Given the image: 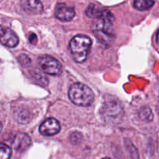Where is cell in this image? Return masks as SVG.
Segmentation results:
<instances>
[{
	"instance_id": "obj_1",
	"label": "cell",
	"mask_w": 159,
	"mask_h": 159,
	"mask_svg": "<svg viewBox=\"0 0 159 159\" xmlns=\"http://www.w3.org/2000/svg\"><path fill=\"white\" fill-rule=\"evenodd\" d=\"M115 20L113 14L109 10H102V14L93 24V32L101 43L109 46L114 40L113 23Z\"/></svg>"
},
{
	"instance_id": "obj_2",
	"label": "cell",
	"mask_w": 159,
	"mask_h": 159,
	"mask_svg": "<svg viewBox=\"0 0 159 159\" xmlns=\"http://www.w3.org/2000/svg\"><path fill=\"white\" fill-rule=\"evenodd\" d=\"M68 96L73 103L80 107H89L94 101V93L91 89L80 82L70 86Z\"/></svg>"
},
{
	"instance_id": "obj_3",
	"label": "cell",
	"mask_w": 159,
	"mask_h": 159,
	"mask_svg": "<svg viewBox=\"0 0 159 159\" xmlns=\"http://www.w3.org/2000/svg\"><path fill=\"white\" fill-rule=\"evenodd\" d=\"M91 44V39L87 36L77 35L73 37L69 43V48L73 59L78 63L85 61L89 52Z\"/></svg>"
},
{
	"instance_id": "obj_4",
	"label": "cell",
	"mask_w": 159,
	"mask_h": 159,
	"mask_svg": "<svg viewBox=\"0 0 159 159\" xmlns=\"http://www.w3.org/2000/svg\"><path fill=\"white\" fill-rule=\"evenodd\" d=\"M38 64L45 73L51 75H58L61 71V65L57 59L51 56H42L38 58Z\"/></svg>"
},
{
	"instance_id": "obj_5",
	"label": "cell",
	"mask_w": 159,
	"mask_h": 159,
	"mask_svg": "<svg viewBox=\"0 0 159 159\" xmlns=\"http://www.w3.org/2000/svg\"><path fill=\"white\" fill-rule=\"evenodd\" d=\"M0 43L8 48H15L18 45L19 38L12 30L0 25Z\"/></svg>"
},
{
	"instance_id": "obj_6",
	"label": "cell",
	"mask_w": 159,
	"mask_h": 159,
	"mask_svg": "<svg viewBox=\"0 0 159 159\" xmlns=\"http://www.w3.org/2000/svg\"><path fill=\"white\" fill-rule=\"evenodd\" d=\"M61 125L58 121L54 118H49L46 120L40 126V133L43 136H53L59 133Z\"/></svg>"
},
{
	"instance_id": "obj_7",
	"label": "cell",
	"mask_w": 159,
	"mask_h": 159,
	"mask_svg": "<svg viewBox=\"0 0 159 159\" xmlns=\"http://www.w3.org/2000/svg\"><path fill=\"white\" fill-rule=\"evenodd\" d=\"M20 7L25 12L30 15H37L43 12V6L40 0H21Z\"/></svg>"
},
{
	"instance_id": "obj_8",
	"label": "cell",
	"mask_w": 159,
	"mask_h": 159,
	"mask_svg": "<svg viewBox=\"0 0 159 159\" xmlns=\"http://www.w3.org/2000/svg\"><path fill=\"white\" fill-rule=\"evenodd\" d=\"M75 16V12L73 8L66 6L64 3L58 4L55 9V16L58 20L64 22H68L72 20Z\"/></svg>"
},
{
	"instance_id": "obj_9",
	"label": "cell",
	"mask_w": 159,
	"mask_h": 159,
	"mask_svg": "<svg viewBox=\"0 0 159 159\" xmlns=\"http://www.w3.org/2000/svg\"><path fill=\"white\" fill-rule=\"evenodd\" d=\"M12 145L16 151L23 152L31 145V139L26 134H18L14 138Z\"/></svg>"
},
{
	"instance_id": "obj_10",
	"label": "cell",
	"mask_w": 159,
	"mask_h": 159,
	"mask_svg": "<svg viewBox=\"0 0 159 159\" xmlns=\"http://www.w3.org/2000/svg\"><path fill=\"white\" fill-rule=\"evenodd\" d=\"M122 110V107L120 103L116 102H109L108 103H106L104 108H102V113L107 117L115 119V117H120Z\"/></svg>"
},
{
	"instance_id": "obj_11",
	"label": "cell",
	"mask_w": 159,
	"mask_h": 159,
	"mask_svg": "<svg viewBox=\"0 0 159 159\" xmlns=\"http://www.w3.org/2000/svg\"><path fill=\"white\" fill-rule=\"evenodd\" d=\"M155 4L154 0H134V6L137 9L141 11L148 10L151 9Z\"/></svg>"
},
{
	"instance_id": "obj_12",
	"label": "cell",
	"mask_w": 159,
	"mask_h": 159,
	"mask_svg": "<svg viewBox=\"0 0 159 159\" xmlns=\"http://www.w3.org/2000/svg\"><path fill=\"white\" fill-rule=\"evenodd\" d=\"M102 12V10L99 9L96 6H95V5H90L86 10V15L88 16L91 17V18L97 19L100 16Z\"/></svg>"
},
{
	"instance_id": "obj_13",
	"label": "cell",
	"mask_w": 159,
	"mask_h": 159,
	"mask_svg": "<svg viewBox=\"0 0 159 159\" xmlns=\"http://www.w3.org/2000/svg\"><path fill=\"white\" fill-rule=\"evenodd\" d=\"M12 150L8 145L0 143V159H10Z\"/></svg>"
},
{
	"instance_id": "obj_14",
	"label": "cell",
	"mask_w": 159,
	"mask_h": 159,
	"mask_svg": "<svg viewBox=\"0 0 159 159\" xmlns=\"http://www.w3.org/2000/svg\"><path fill=\"white\" fill-rule=\"evenodd\" d=\"M139 116L141 120L144 121H151L153 119L152 111L148 107H143L140 110Z\"/></svg>"
},
{
	"instance_id": "obj_15",
	"label": "cell",
	"mask_w": 159,
	"mask_h": 159,
	"mask_svg": "<svg viewBox=\"0 0 159 159\" xmlns=\"http://www.w3.org/2000/svg\"><path fill=\"white\" fill-rule=\"evenodd\" d=\"M82 140V134L79 133V132H74L70 136V141L74 144H78L80 143Z\"/></svg>"
},
{
	"instance_id": "obj_16",
	"label": "cell",
	"mask_w": 159,
	"mask_h": 159,
	"mask_svg": "<svg viewBox=\"0 0 159 159\" xmlns=\"http://www.w3.org/2000/svg\"><path fill=\"white\" fill-rule=\"evenodd\" d=\"M126 146H127V149L128 150H133V151H130V155H131L132 158L133 159H138V151H137V149L135 148L134 146L133 145V144L130 143V141H126Z\"/></svg>"
},
{
	"instance_id": "obj_17",
	"label": "cell",
	"mask_w": 159,
	"mask_h": 159,
	"mask_svg": "<svg viewBox=\"0 0 159 159\" xmlns=\"http://www.w3.org/2000/svg\"><path fill=\"white\" fill-rule=\"evenodd\" d=\"M30 41L32 43H37V36L34 34H31V36H30L29 38Z\"/></svg>"
},
{
	"instance_id": "obj_18",
	"label": "cell",
	"mask_w": 159,
	"mask_h": 159,
	"mask_svg": "<svg viewBox=\"0 0 159 159\" xmlns=\"http://www.w3.org/2000/svg\"><path fill=\"white\" fill-rule=\"evenodd\" d=\"M2 124L0 123V133H1L2 131Z\"/></svg>"
},
{
	"instance_id": "obj_19",
	"label": "cell",
	"mask_w": 159,
	"mask_h": 159,
	"mask_svg": "<svg viewBox=\"0 0 159 159\" xmlns=\"http://www.w3.org/2000/svg\"><path fill=\"white\" fill-rule=\"evenodd\" d=\"M103 159H110V158H103Z\"/></svg>"
}]
</instances>
